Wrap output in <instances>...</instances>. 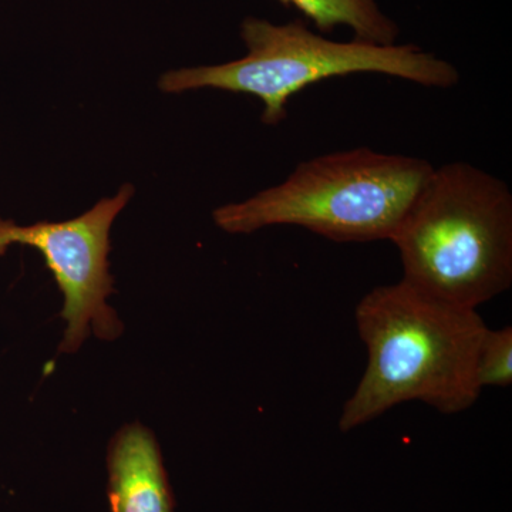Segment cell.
Instances as JSON below:
<instances>
[{"instance_id": "ba28073f", "label": "cell", "mask_w": 512, "mask_h": 512, "mask_svg": "<svg viewBox=\"0 0 512 512\" xmlns=\"http://www.w3.org/2000/svg\"><path fill=\"white\" fill-rule=\"evenodd\" d=\"M478 386L510 387L512 383V328L487 329L478 349Z\"/></svg>"}, {"instance_id": "277c9868", "label": "cell", "mask_w": 512, "mask_h": 512, "mask_svg": "<svg viewBox=\"0 0 512 512\" xmlns=\"http://www.w3.org/2000/svg\"><path fill=\"white\" fill-rule=\"evenodd\" d=\"M241 39L248 50L241 59L170 70L158 86L173 94L201 89L251 94L264 104L262 123L278 126L286 119L291 97L333 77L376 73L436 89H450L460 82L453 64L413 43L335 42L313 32L301 19L275 25L266 19L247 18L241 23Z\"/></svg>"}, {"instance_id": "52a82bcc", "label": "cell", "mask_w": 512, "mask_h": 512, "mask_svg": "<svg viewBox=\"0 0 512 512\" xmlns=\"http://www.w3.org/2000/svg\"><path fill=\"white\" fill-rule=\"evenodd\" d=\"M301 12L319 33L339 26L352 30L353 39L372 45H396L400 29L380 8L377 0H279Z\"/></svg>"}, {"instance_id": "7a4b0ae2", "label": "cell", "mask_w": 512, "mask_h": 512, "mask_svg": "<svg viewBox=\"0 0 512 512\" xmlns=\"http://www.w3.org/2000/svg\"><path fill=\"white\" fill-rule=\"evenodd\" d=\"M403 281L477 309L512 284V194L467 163L434 168L396 234Z\"/></svg>"}, {"instance_id": "3957f363", "label": "cell", "mask_w": 512, "mask_h": 512, "mask_svg": "<svg viewBox=\"0 0 512 512\" xmlns=\"http://www.w3.org/2000/svg\"><path fill=\"white\" fill-rule=\"evenodd\" d=\"M433 170L423 158L353 148L303 161L284 183L212 218L229 234L291 225L336 242L390 241Z\"/></svg>"}, {"instance_id": "6da1fadb", "label": "cell", "mask_w": 512, "mask_h": 512, "mask_svg": "<svg viewBox=\"0 0 512 512\" xmlns=\"http://www.w3.org/2000/svg\"><path fill=\"white\" fill-rule=\"evenodd\" d=\"M355 318L367 363L343 406L340 431L349 433L402 403L457 414L477 402L483 392L477 355L488 329L477 309L440 301L402 279L363 296Z\"/></svg>"}, {"instance_id": "5b68a950", "label": "cell", "mask_w": 512, "mask_h": 512, "mask_svg": "<svg viewBox=\"0 0 512 512\" xmlns=\"http://www.w3.org/2000/svg\"><path fill=\"white\" fill-rule=\"evenodd\" d=\"M133 195V185L124 184L116 195L103 198L69 221H42L20 227L13 221L0 220V255L10 245L36 248L63 293L60 316L67 328L59 352L76 353L92 330L107 342L123 333V323L107 303L114 292L109 271L110 229Z\"/></svg>"}, {"instance_id": "8992f818", "label": "cell", "mask_w": 512, "mask_h": 512, "mask_svg": "<svg viewBox=\"0 0 512 512\" xmlns=\"http://www.w3.org/2000/svg\"><path fill=\"white\" fill-rule=\"evenodd\" d=\"M111 512H174L163 456L153 431L140 423L121 427L107 448Z\"/></svg>"}]
</instances>
